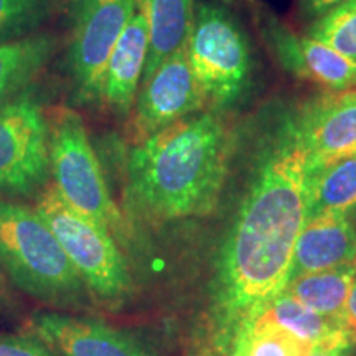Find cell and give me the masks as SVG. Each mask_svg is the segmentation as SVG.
Here are the masks:
<instances>
[{
	"instance_id": "1",
	"label": "cell",
	"mask_w": 356,
	"mask_h": 356,
	"mask_svg": "<svg viewBox=\"0 0 356 356\" xmlns=\"http://www.w3.org/2000/svg\"><path fill=\"white\" fill-rule=\"evenodd\" d=\"M305 152L292 122L280 127L266 150L218 259L213 284V322L226 351L234 332L289 282L297 239L307 221Z\"/></svg>"
},
{
	"instance_id": "2",
	"label": "cell",
	"mask_w": 356,
	"mask_h": 356,
	"mask_svg": "<svg viewBox=\"0 0 356 356\" xmlns=\"http://www.w3.org/2000/svg\"><path fill=\"white\" fill-rule=\"evenodd\" d=\"M231 152L233 134L215 109L154 134L127 154L129 210L149 225L210 215L220 202Z\"/></svg>"
},
{
	"instance_id": "3",
	"label": "cell",
	"mask_w": 356,
	"mask_h": 356,
	"mask_svg": "<svg viewBox=\"0 0 356 356\" xmlns=\"http://www.w3.org/2000/svg\"><path fill=\"white\" fill-rule=\"evenodd\" d=\"M0 269L25 293L79 307L88 287L48 222L32 207L0 198Z\"/></svg>"
},
{
	"instance_id": "4",
	"label": "cell",
	"mask_w": 356,
	"mask_h": 356,
	"mask_svg": "<svg viewBox=\"0 0 356 356\" xmlns=\"http://www.w3.org/2000/svg\"><path fill=\"white\" fill-rule=\"evenodd\" d=\"M186 56L208 109L225 113L246 97L254 78L251 42L225 7L208 2L195 7Z\"/></svg>"
},
{
	"instance_id": "5",
	"label": "cell",
	"mask_w": 356,
	"mask_h": 356,
	"mask_svg": "<svg viewBox=\"0 0 356 356\" xmlns=\"http://www.w3.org/2000/svg\"><path fill=\"white\" fill-rule=\"evenodd\" d=\"M53 185L76 210L124 239L126 222L114 203L83 118L68 106L44 111Z\"/></svg>"
},
{
	"instance_id": "6",
	"label": "cell",
	"mask_w": 356,
	"mask_h": 356,
	"mask_svg": "<svg viewBox=\"0 0 356 356\" xmlns=\"http://www.w3.org/2000/svg\"><path fill=\"white\" fill-rule=\"evenodd\" d=\"M35 210L55 233L89 296L104 307L122 304L131 292V274L114 236L76 210L53 184L40 190Z\"/></svg>"
},
{
	"instance_id": "7",
	"label": "cell",
	"mask_w": 356,
	"mask_h": 356,
	"mask_svg": "<svg viewBox=\"0 0 356 356\" xmlns=\"http://www.w3.org/2000/svg\"><path fill=\"white\" fill-rule=\"evenodd\" d=\"M139 0H71V35L66 56L74 99L99 104L106 66Z\"/></svg>"
},
{
	"instance_id": "8",
	"label": "cell",
	"mask_w": 356,
	"mask_h": 356,
	"mask_svg": "<svg viewBox=\"0 0 356 356\" xmlns=\"http://www.w3.org/2000/svg\"><path fill=\"white\" fill-rule=\"evenodd\" d=\"M50 175L44 109L24 95L0 108V193L30 195Z\"/></svg>"
},
{
	"instance_id": "9",
	"label": "cell",
	"mask_w": 356,
	"mask_h": 356,
	"mask_svg": "<svg viewBox=\"0 0 356 356\" xmlns=\"http://www.w3.org/2000/svg\"><path fill=\"white\" fill-rule=\"evenodd\" d=\"M204 109H208L207 97L195 78L185 48L163 60L140 83L129 114V137L137 145L172 124Z\"/></svg>"
},
{
	"instance_id": "10",
	"label": "cell",
	"mask_w": 356,
	"mask_h": 356,
	"mask_svg": "<svg viewBox=\"0 0 356 356\" xmlns=\"http://www.w3.org/2000/svg\"><path fill=\"white\" fill-rule=\"evenodd\" d=\"M309 172L356 155V89L325 91L291 118Z\"/></svg>"
},
{
	"instance_id": "11",
	"label": "cell",
	"mask_w": 356,
	"mask_h": 356,
	"mask_svg": "<svg viewBox=\"0 0 356 356\" xmlns=\"http://www.w3.org/2000/svg\"><path fill=\"white\" fill-rule=\"evenodd\" d=\"M257 24L275 60L296 78L325 91L356 89V61L307 35L293 33L270 12H257Z\"/></svg>"
},
{
	"instance_id": "12",
	"label": "cell",
	"mask_w": 356,
	"mask_h": 356,
	"mask_svg": "<svg viewBox=\"0 0 356 356\" xmlns=\"http://www.w3.org/2000/svg\"><path fill=\"white\" fill-rule=\"evenodd\" d=\"M30 327L60 356H150L127 333L92 318L38 312Z\"/></svg>"
},
{
	"instance_id": "13",
	"label": "cell",
	"mask_w": 356,
	"mask_h": 356,
	"mask_svg": "<svg viewBox=\"0 0 356 356\" xmlns=\"http://www.w3.org/2000/svg\"><path fill=\"white\" fill-rule=\"evenodd\" d=\"M149 53V25L140 6L111 53L101 86V102L119 118H129Z\"/></svg>"
},
{
	"instance_id": "14",
	"label": "cell",
	"mask_w": 356,
	"mask_h": 356,
	"mask_svg": "<svg viewBox=\"0 0 356 356\" xmlns=\"http://www.w3.org/2000/svg\"><path fill=\"white\" fill-rule=\"evenodd\" d=\"M356 264V228L346 215L309 218L297 239L289 280Z\"/></svg>"
},
{
	"instance_id": "15",
	"label": "cell",
	"mask_w": 356,
	"mask_h": 356,
	"mask_svg": "<svg viewBox=\"0 0 356 356\" xmlns=\"http://www.w3.org/2000/svg\"><path fill=\"white\" fill-rule=\"evenodd\" d=\"M252 317L282 328L314 350L348 348L351 343H356L346 322L320 315L292 299L286 292H280Z\"/></svg>"
},
{
	"instance_id": "16",
	"label": "cell",
	"mask_w": 356,
	"mask_h": 356,
	"mask_svg": "<svg viewBox=\"0 0 356 356\" xmlns=\"http://www.w3.org/2000/svg\"><path fill=\"white\" fill-rule=\"evenodd\" d=\"M139 6L149 25L144 81L163 60L186 48L195 20V0H139Z\"/></svg>"
},
{
	"instance_id": "17",
	"label": "cell",
	"mask_w": 356,
	"mask_h": 356,
	"mask_svg": "<svg viewBox=\"0 0 356 356\" xmlns=\"http://www.w3.org/2000/svg\"><path fill=\"white\" fill-rule=\"evenodd\" d=\"M55 51V38L50 33L0 43V108L22 96L40 76Z\"/></svg>"
},
{
	"instance_id": "18",
	"label": "cell",
	"mask_w": 356,
	"mask_h": 356,
	"mask_svg": "<svg viewBox=\"0 0 356 356\" xmlns=\"http://www.w3.org/2000/svg\"><path fill=\"white\" fill-rule=\"evenodd\" d=\"M356 210V155L309 172L307 220L322 215H346Z\"/></svg>"
},
{
	"instance_id": "19",
	"label": "cell",
	"mask_w": 356,
	"mask_h": 356,
	"mask_svg": "<svg viewBox=\"0 0 356 356\" xmlns=\"http://www.w3.org/2000/svg\"><path fill=\"white\" fill-rule=\"evenodd\" d=\"M356 264L320 270L289 280L282 292L325 317L345 322Z\"/></svg>"
},
{
	"instance_id": "20",
	"label": "cell",
	"mask_w": 356,
	"mask_h": 356,
	"mask_svg": "<svg viewBox=\"0 0 356 356\" xmlns=\"http://www.w3.org/2000/svg\"><path fill=\"white\" fill-rule=\"evenodd\" d=\"M312 351L297 337L257 317L239 325L226 348L228 356H312Z\"/></svg>"
},
{
	"instance_id": "21",
	"label": "cell",
	"mask_w": 356,
	"mask_h": 356,
	"mask_svg": "<svg viewBox=\"0 0 356 356\" xmlns=\"http://www.w3.org/2000/svg\"><path fill=\"white\" fill-rule=\"evenodd\" d=\"M307 37L356 61V0L341 3L315 19L307 30Z\"/></svg>"
},
{
	"instance_id": "22",
	"label": "cell",
	"mask_w": 356,
	"mask_h": 356,
	"mask_svg": "<svg viewBox=\"0 0 356 356\" xmlns=\"http://www.w3.org/2000/svg\"><path fill=\"white\" fill-rule=\"evenodd\" d=\"M53 6L55 0H0V43L32 35Z\"/></svg>"
},
{
	"instance_id": "23",
	"label": "cell",
	"mask_w": 356,
	"mask_h": 356,
	"mask_svg": "<svg viewBox=\"0 0 356 356\" xmlns=\"http://www.w3.org/2000/svg\"><path fill=\"white\" fill-rule=\"evenodd\" d=\"M0 356H60L37 335H0Z\"/></svg>"
},
{
	"instance_id": "24",
	"label": "cell",
	"mask_w": 356,
	"mask_h": 356,
	"mask_svg": "<svg viewBox=\"0 0 356 356\" xmlns=\"http://www.w3.org/2000/svg\"><path fill=\"white\" fill-rule=\"evenodd\" d=\"M345 2H350V0H300V10L305 19L315 20Z\"/></svg>"
},
{
	"instance_id": "25",
	"label": "cell",
	"mask_w": 356,
	"mask_h": 356,
	"mask_svg": "<svg viewBox=\"0 0 356 356\" xmlns=\"http://www.w3.org/2000/svg\"><path fill=\"white\" fill-rule=\"evenodd\" d=\"M345 322H346V325H348L351 335H353L355 341H356V275H355V280H353V286H351L348 304H346Z\"/></svg>"
},
{
	"instance_id": "26",
	"label": "cell",
	"mask_w": 356,
	"mask_h": 356,
	"mask_svg": "<svg viewBox=\"0 0 356 356\" xmlns=\"http://www.w3.org/2000/svg\"><path fill=\"white\" fill-rule=\"evenodd\" d=\"M13 304V299L10 296V291H8V286L3 279V270L0 269V318L6 317V315L10 312Z\"/></svg>"
},
{
	"instance_id": "27",
	"label": "cell",
	"mask_w": 356,
	"mask_h": 356,
	"mask_svg": "<svg viewBox=\"0 0 356 356\" xmlns=\"http://www.w3.org/2000/svg\"><path fill=\"white\" fill-rule=\"evenodd\" d=\"M222 2H225V3H233L234 0H222Z\"/></svg>"
},
{
	"instance_id": "28",
	"label": "cell",
	"mask_w": 356,
	"mask_h": 356,
	"mask_svg": "<svg viewBox=\"0 0 356 356\" xmlns=\"http://www.w3.org/2000/svg\"><path fill=\"white\" fill-rule=\"evenodd\" d=\"M340 356H350V355H348V353H346V350H345V351H343V353H341Z\"/></svg>"
},
{
	"instance_id": "29",
	"label": "cell",
	"mask_w": 356,
	"mask_h": 356,
	"mask_svg": "<svg viewBox=\"0 0 356 356\" xmlns=\"http://www.w3.org/2000/svg\"><path fill=\"white\" fill-rule=\"evenodd\" d=\"M353 356H356V351H355V353H353Z\"/></svg>"
}]
</instances>
